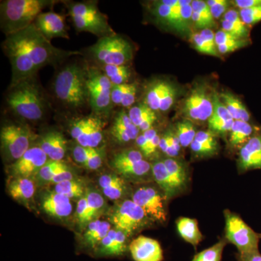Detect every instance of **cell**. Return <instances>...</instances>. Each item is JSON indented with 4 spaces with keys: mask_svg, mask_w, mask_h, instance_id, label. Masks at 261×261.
I'll list each match as a JSON object with an SVG mask.
<instances>
[{
    "mask_svg": "<svg viewBox=\"0 0 261 261\" xmlns=\"http://www.w3.org/2000/svg\"><path fill=\"white\" fill-rule=\"evenodd\" d=\"M220 97L234 121L245 122L250 121V113L247 111L243 103L238 97L231 93H222Z\"/></svg>",
    "mask_w": 261,
    "mask_h": 261,
    "instance_id": "cell-28",
    "label": "cell"
},
{
    "mask_svg": "<svg viewBox=\"0 0 261 261\" xmlns=\"http://www.w3.org/2000/svg\"><path fill=\"white\" fill-rule=\"evenodd\" d=\"M54 190L57 193L64 195L69 199H81L84 196L83 185L75 179L68 180L57 184Z\"/></svg>",
    "mask_w": 261,
    "mask_h": 261,
    "instance_id": "cell-34",
    "label": "cell"
},
{
    "mask_svg": "<svg viewBox=\"0 0 261 261\" xmlns=\"http://www.w3.org/2000/svg\"><path fill=\"white\" fill-rule=\"evenodd\" d=\"M210 7L211 13L214 18H219L223 14L226 13L228 9V3L226 0H209L206 2Z\"/></svg>",
    "mask_w": 261,
    "mask_h": 261,
    "instance_id": "cell-45",
    "label": "cell"
},
{
    "mask_svg": "<svg viewBox=\"0 0 261 261\" xmlns=\"http://www.w3.org/2000/svg\"><path fill=\"white\" fill-rule=\"evenodd\" d=\"M184 112L192 121H208L214 112V99L205 87L198 86L192 91L185 100Z\"/></svg>",
    "mask_w": 261,
    "mask_h": 261,
    "instance_id": "cell-11",
    "label": "cell"
},
{
    "mask_svg": "<svg viewBox=\"0 0 261 261\" xmlns=\"http://www.w3.org/2000/svg\"><path fill=\"white\" fill-rule=\"evenodd\" d=\"M169 83L163 81L154 82L149 87L145 97V104L152 111H160L161 102Z\"/></svg>",
    "mask_w": 261,
    "mask_h": 261,
    "instance_id": "cell-29",
    "label": "cell"
},
{
    "mask_svg": "<svg viewBox=\"0 0 261 261\" xmlns=\"http://www.w3.org/2000/svg\"><path fill=\"white\" fill-rule=\"evenodd\" d=\"M201 36L205 39V42H207V45L212 49L216 54L219 55V51H218L217 46L216 44V34L210 29H203L200 32Z\"/></svg>",
    "mask_w": 261,
    "mask_h": 261,
    "instance_id": "cell-51",
    "label": "cell"
},
{
    "mask_svg": "<svg viewBox=\"0 0 261 261\" xmlns=\"http://www.w3.org/2000/svg\"><path fill=\"white\" fill-rule=\"evenodd\" d=\"M178 234L186 243L190 244L195 250L203 240L197 220L189 217H179L176 221Z\"/></svg>",
    "mask_w": 261,
    "mask_h": 261,
    "instance_id": "cell-23",
    "label": "cell"
},
{
    "mask_svg": "<svg viewBox=\"0 0 261 261\" xmlns=\"http://www.w3.org/2000/svg\"><path fill=\"white\" fill-rule=\"evenodd\" d=\"M111 229V224L109 222L94 220L87 226L84 235V243L87 247L96 250Z\"/></svg>",
    "mask_w": 261,
    "mask_h": 261,
    "instance_id": "cell-25",
    "label": "cell"
},
{
    "mask_svg": "<svg viewBox=\"0 0 261 261\" xmlns=\"http://www.w3.org/2000/svg\"><path fill=\"white\" fill-rule=\"evenodd\" d=\"M191 5L192 10L198 12L206 20L216 25L214 16H213L212 13H211L210 7L207 5L206 2L195 0V1L192 2Z\"/></svg>",
    "mask_w": 261,
    "mask_h": 261,
    "instance_id": "cell-44",
    "label": "cell"
},
{
    "mask_svg": "<svg viewBox=\"0 0 261 261\" xmlns=\"http://www.w3.org/2000/svg\"><path fill=\"white\" fill-rule=\"evenodd\" d=\"M68 167L63 161H56L49 160L46 164L39 171V178L44 181L51 182L56 173L61 170Z\"/></svg>",
    "mask_w": 261,
    "mask_h": 261,
    "instance_id": "cell-38",
    "label": "cell"
},
{
    "mask_svg": "<svg viewBox=\"0 0 261 261\" xmlns=\"http://www.w3.org/2000/svg\"><path fill=\"white\" fill-rule=\"evenodd\" d=\"M100 67L113 85L127 84L130 79L132 72L127 65H101Z\"/></svg>",
    "mask_w": 261,
    "mask_h": 261,
    "instance_id": "cell-31",
    "label": "cell"
},
{
    "mask_svg": "<svg viewBox=\"0 0 261 261\" xmlns=\"http://www.w3.org/2000/svg\"><path fill=\"white\" fill-rule=\"evenodd\" d=\"M56 3L51 0H6L0 4L2 31L6 36L27 28L45 8Z\"/></svg>",
    "mask_w": 261,
    "mask_h": 261,
    "instance_id": "cell-4",
    "label": "cell"
},
{
    "mask_svg": "<svg viewBox=\"0 0 261 261\" xmlns=\"http://www.w3.org/2000/svg\"><path fill=\"white\" fill-rule=\"evenodd\" d=\"M176 96V89H175L171 84H169L166 92H165L164 96H163L160 111L166 112V111H168V110L171 108V106H173V103H174Z\"/></svg>",
    "mask_w": 261,
    "mask_h": 261,
    "instance_id": "cell-46",
    "label": "cell"
},
{
    "mask_svg": "<svg viewBox=\"0 0 261 261\" xmlns=\"http://www.w3.org/2000/svg\"><path fill=\"white\" fill-rule=\"evenodd\" d=\"M32 139L31 130L24 125L12 123L2 127L0 140L3 153L15 162L32 147Z\"/></svg>",
    "mask_w": 261,
    "mask_h": 261,
    "instance_id": "cell-9",
    "label": "cell"
},
{
    "mask_svg": "<svg viewBox=\"0 0 261 261\" xmlns=\"http://www.w3.org/2000/svg\"><path fill=\"white\" fill-rule=\"evenodd\" d=\"M191 4L181 7V22L183 31H185L188 27L189 21L192 20L193 10H192Z\"/></svg>",
    "mask_w": 261,
    "mask_h": 261,
    "instance_id": "cell-53",
    "label": "cell"
},
{
    "mask_svg": "<svg viewBox=\"0 0 261 261\" xmlns=\"http://www.w3.org/2000/svg\"><path fill=\"white\" fill-rule=\"evenodd\" d=\"M227 244L224 238H220L213 246L195 254L190 261H221L223 252Z\"/></svg>",
    "mask_w": 261,
    "mask_h": 261,
    "instance_id": "cell-33",
    "label": "cell"
},
{
    "mask_svg": "<svg viewBox=\"0 0 261 261\" xmlns=\"http://www.w3.org/2000/svg\"><path fill=\"white\" fill-rule=\"evenodd\" d=\"M6 101L15 116L27 121H42L49 113V102L35 77L10 85Z\"/></svg>",
    "mask_w": 261,
    "mask_h": 261,
    "instance_id": "cell-2",
    "label": "cell"
},
{
    "mask_svg": "<svg viewBox=\"0 0 261 261\" xmlns=\"http://www.w3.org/2000/svg\"><path fill=\"white\" fill-rule=\"evenodd\" d=\"M128 115L134 124L138 127L140 132H142L153 128L152 126L157 120L155 112L149 108L145 103L130 108Z\"/></svg>",
    "mask_w": 261,
    "mask_h": 261,
    "instance_id": "cell-24",
    "label": "cell"
},
{
    "mask_svg": "<svg viewBox=\"0 0 261 261\" xmlns=\"http://www.w3.org/2000/svg\"><path fill=\"white\" fill-rule=\"evenodd\" d=\"M238 170L243 174L252 170H261V128L238 152Z\"/></svg>",
    "mask_w": 261,
    "mask_h": 261,
    "instance_id": "cell-14",
    "label": "cell"
},
{
    "mask_svg": "<svg viewBox=\"0 0 261 261\" xmlns=\"http://www.w3.org/2000/svg\"><path fill=\"white\" fill-rule=\"evenodd\" d=\"M145 159V156L139 149H127L115 154L112 160L113 168H116L123 165L135 162V161H142Z\"/></svg>",
    "mask_w": 261,
    "mask_h": 261,
    "instance_id": "cell-35",
    "label": "cell"
},
{
    "mask_svg": "<svg viewBox=\"0 0 261 261\" xmlns=\"http://www.w3.org/2000/svg\"><path fill=\"white\" fill-rule=\"evenodd\" d=\"M89 103L94 112L107 113L111 107L113 84L107 75L97 68L87 69Z\"/></svg>",
    "mask_w": 261,
    "mask_h": 261,
    "instance_id": "cell-10",
    "label": "cell"
},
{
    "mask_svg": "<svg viewBox=\"0 0 261 261\" xmlns=\"http://www.w3.org/2000/svg\"><path fill=\"white\" fill-rule=\"evenodd\" d=\"M41 206L46 214L60 219L69 216L73 208L70 199L55 191L43 197Z\"/></svg>",
    "mask_w": 261,
    "mask_h": 261,
    "instance_id": "cell-20",
    "label": "cell"
},
{
    "mask_svg": "<svg viewBox=\"0 0 261 261\" xmlns=\"http://www.w3.org/2000/svg\"><path fill=\"white\" fill-rule=\"evenodd\" d=\"M140 128L134 124L128 113L124 111L117 113L111 126V133L116 142L126 144L137 140L140 136Z\"/></svg>",
    "mask_w": 261,
    "mask_h": 261,
    "instance_id": "cell-19",
    "label": "cell"
},
{
    "mask_svg": "<svg viewBox=\"0 0 261 261\" xmlns=\"http://www.w3.org/2000/svg\"><path fill=\"white\" fill-rule=\"evenodd\" d=\"M174 132L177 136L182 148L190 147L197 133L195 125L189 120H185L176 123Z\"/></svg>",
    "mask_w": 261,
    "mask_h": 261,
    "instance_id": "cell-32",
    "label": "cell"
},
{
    "mask_svg": "<svg viewBox=\"0 0 261 261\" xmlns=\"http://www.w3.org/2000/svg\"><path fill=\"white\" fill-rule=\"evenodd\" d=\"M248 40L247 39L231 41V42L218 46V51L221 54H226V53H231V51L245 47L248 44Z\"/></svg>",
    "mask_w": 261,
    "mask_h": 261,
    "instance_id": "cell-47",
    "label": "cell"
},
{
    "mask_svg": "<svg viewBox=\"0 0 261 261\" xmlns=\"http://www.w3.org/2000/svg\"><path fill=\"white\" fill-rule=\"evenodd\" d=\"M238 39H239V38L234 37L232 34L223 30V29L216 32V44L217 47L221 45V44H225V43L233 40H238Z\"/></svg>",
    "mask_w": 261,
    "mask_h": 261,
    "instance_id": "cell-52",
    "label": "cell"
},
{
    "mask_svg": "<svg viewBox=\"0 0 261 261\" xmlns=\"http://www.w3.org/2000/svg\"><path fill=\"white\" fill-rule=\"evenodd\" d=\"M88 56L99 65H126L133 58L132 44L115 34L100 38L87 49Z\"/></svg>",
    "mask_w": 261,
    "mask_h": 261,
    "instance_id": "cell-5",
    "label": "cell"
},
{
    "mask_svg": "<svg viewBox=\"0 0 261 261\" xmlns=\"http://www.w3.org/2000/svg\"><path fill=\"white\" fill-rule=\"evenodd\" d=\"M163 161L167 168L172 192V200L186 195L190 191L192 185V173L189 165L180 159L166 158Z\"/></svg>",
    "mask_w": 261,
    "mask_h": 261,
    "instance_id": "cell-12",
    "label": "cell"
},
{
    "mask_svg": "<svg viewBox=\"0 0 261 261\" xmlns=\"http://www.w3.org/2000/svg\"><path fill=\"white\" fill-rule=\"evenodd\" d=\"M35 184L29 178H17L10 182V195L15 200L27 202L34 197Z\"/></svg>",
    "mask_w": 261,
    "mask_h": 261,
    "instance_id": "cell-27",
    "label": "cell"
},
{
    "mask_svg": "<svg viewBox=\"0 0 261 261\" xmlns=\"http://www.w3.org/2000/svg\"><path fill=\"white\" fill-rule=\"evenodd\" d=\"M192 40L193 44H195V49L197 51H200L203 54L209 55L211 56L219 57V55L215 53L212 49L207 45V42H205L203 37L201 36L200 33L194 34L192 36Z\"/></svg>",
    "mask_w": 261,
    "mask_h": 261,
    "instance_id": "cell-43",
    "label": "cell"
},
{
    "mask_svg": "<svg viewBox=\"0 0 261 261\" xmlns=\"http://www.w3.org/2000/svg\"><path fill=\"white\" fill-rule=\"evenodd\" d=\"M36 27L49 40L53 38L69 39L66 30L65 18L53 12L41 13L34 21Z\"/></svg>",
    "mask_w": 261,
    "mask_h": 261,
    "instance_id": "cell-16",
    "label": "cell"
},
{
    "mask_svg": "<svg viewBox=\"0 0 261 261\" xmlns=\"http://www.w3.org/2000/svg\"><path fill=\"white\" fill-rule=\"evenodd\" d=\"M89 151L90 147H85L80 145L75 146L73 151V159L75 162L82 166H85L88 159Z\"/></svg>",
    "mask_w": 261,
    "mask_h": 261,
    "instance_id": "cell-49",
    "label": "cell"
},
{
    "mask_svg": "<svg viewBox=\"0 0 261 261\" xmlns=\"http://www.w3.org/2000/svg\"><path fill=\"white\" fill-rule=\"evenodd\" d=\"M231 120H233V118L228 112L224 102L219 99V96L214 95V112L208 121H231Z\"/></svg>",
    "mask_w": 261,
    "mask_h": 261,
    "instance_id": "cell-40",
    "label": "cell"
},
{
    "mask_svg": "<svg viewBox=\"0 0 261 261\" xmlns=\"http://www.w3.org/2000/svg\"><path fill=\"white\" fill-rule=\"evenodd\" d=\"M137 92V87L135 84H129L126 93L123 98L121 106L124 108L132 106L135 102L136 94Z\"/></svg>",
    "mask_w": 261,
    "mask_h": 261,
    "instance_id": "cell-50",
    "label": "cell"
},
{
    "mask_svg": "<svg viewBox=\"0 0 261 261\" xmlns=\"http://www.w3.org/2000/svg\"><path fill=\"white\" fill-rule=\"evenodd\" d=\"M99 185L103 193L110 200L121 199L128 193L126 180L116 174H105L99 178Z\"/></svg>",
    "mask_w": 261,
    "mask_h": 261,
    "instance_id": "cell-22",
    "label": "cell"
},
{
    "mask_svg": "<svg viewBox=\"0 0 261 261\" xmlns=\"http://www.w3.org/2000/svg\"><path fill=\"white\" fill-rule=\"evenodd\" d=\"M135 261H163L164 259L161 245L157 240L140 236L134 239L128 247Z\"/></svg>",
    "mask_w": 261,
    "mask_h": 261,
    "instance_id": "cell-15",
    "label": "cell"
},
{
    "mask_svg": "<svg viewBox=\"0 0 261 261\" xmlns=\"http://www.w3.org/2000/svg\"><path fill=\"white\" fill-rule=\"evenodd\" d=\"M149 184L137 187L130 199L143 209L154 224H167L168 202L171 200L155 183V185Z\"/></svg>",
    "mask_w": 261,
    "mask_h": 261,
    "instance_id": "cell-7",
    "label": "cell"
},
{
    "mask_svg": "<svg viewBox=\"0 0 261 261\" xmlns=\"http://www.w3.org/2000/svg\"><path fill=\"white\" fill-rule=\"evenodd\" d=\"M129 84H120V85H113L111 90V101L113 104L121 105L123 98L126 93Z\"/></svg>",
    "mask_w": 261,
    "mask_h": 261,
    "instance_id": "cell-48",
    "label": "cell"
},
{
    "mask_svg": "<svg viewBox=\"0 0 261 261\" xmlns=\"http://www.w3.org/2000/svg\"><path fill=\"white\" fill-rule=\"evenodd\" d=\"M224 216L225 228L223 238L227 243L234 245L240 253L259 251L261 234L255 232L236 213L226 209Z\"/></svg>",
    "mask_w": 261,
    "mask_h": 261,
    "instance_id": "cell-6",
    "label": "cell"
},
{
    "mask_svg": "<svg viewBox=\"0 0 261 261\" xmlns=\"http://www.w3.org/2000/svg\"><path fill=\"white\" fill-rule=\"evenodd\" d=\"M224 20H228V21L240 25V27L247 25L242 20L239 12L234 10H228V11H226V13L224 14Z\"/></svg>",
    "mask_w": 261,
    "mask_h": 261,
    "instance_id": "cell-54",
    "label": "cell"
},
{
    "mask_svg": "<svg viewBox=\"0 0 261 261\" xmlns=\"http://www.w3.org/2000/svg\"><path fill=\"white\" fill-rule=\"evenodd\" d=\"M103 153L102 149L90 148L88 159L84 167L90 170H97L102 164Z\"/></svg>",
    "mask_w": 261,
    "mask_h": 261,
    "instance_id": "cell-42",
    "label": "cell"
},
{
    "mask_svg": "<svg viewBox=\"0 0 261 261\" xmlns=\"http://www.w3.org/2000/svg\"><path fill=\"white\" fill-rule=\"evenodd\" d=\"M3 49L12 67L11 85L34 78L41 68L64 61L80 51L54 47L33 23L27 28L7 36Z\"/></svg>",
    "mask_w": 261,
    "mask_h": 261,
    "instance_id": "cell-1",
    "label": "cell"
},
{
    "mask_svg": "<svg viewBox=\"0 0 261 261\" xmlns=\"http://www.w3.org/2000/svg\"><path fill=\"white\" fill-rule=\"evenodd\" d=\"M39 146L51 161H62L67 149V140L61 132L53 130L41 137Z\"/></svg>",
    "mask_w": 261,
    "mask_h": 261,
    "instance_id": "cell-18",
    "label": "cell"
},
{
    "mask_svg": "<svg viewBox=\"0 0 261 261\" xmlns=\"http://www.w3.org/2000/svg\"><path fill=\"white\" fill-rule=\"evenodd\" d=\"M190 149H191L192 156L195 159L213 157L217 154L219 151V147L207 145L195 140H194L192 145H190Z\"/></svg>",
    "mask_w": 261,
    "mask_h": 261,
    "instance_id": "cell-37",
    "label": "cell"
},
{
    "mask_svg": "<svg viewBox=\"0 0 261 261\" xmlns=\"http://www.w3.org/2000/svg\"><path fill=\"white\" fill-rule=\"evenodd\" d=\"M85 195L87 197V207L83 221L80 225L82 228L87 227L89 223L94 221V219L102 213L105 207L104 198L99 192L89 191Z\"/></svg>",
    "mask_w": 261,
    "mask_h": 261,
    "instance_id": "cell-26",
    "label": "cell"
},
{
    "mask_svg": "<svg viewBox=\"0 0 261 261\" xmlns=\"http://www.w3.org/2000/svg\"><path fill=\"white\" fill-rule=\"evenodd\" d=\"M128 237L123 231L111 228L96 248L97 254L102 256H122L128 250Z\"/></svg>",
    "mask_w": 261,
    "mask_h": 261,
    "instance_id": "cell-17",
    "label": "cell"
},
{
    "mask_svg": "<svg viewBox=\"0 0 261 261\" xmlns=\"http://www.w3.org/2000/svg\"><path fill=\"white\" fill-rule=\"evenodd\" d=\"M92 116L83 117L75 120L72 123L70 128L71 137L76 141L78 145L87 147V138L89 127H90Z\"/></svg>",
    "mask_w": 261,
    "mask_h": 261,
    "instance_id": "cell-30",
    "label": "cell"
},
{
    "mask_svg": "<svg viewBox=\"0 0 261 261\" xmlns=\"http://www.w3.org/2000/svg\"><path fill=\"white\" fill-rule=\"evenodd\" d=\"M239 13L247 25H252L261 21V6L241 9Z\"/></svg>",
    "mask_w": 261,
    "mask_h": 261,
    "instance_id": "cell-41",
    "label": "cell"
},
{
    "mask_svg": "<svg viewBox=\"0 0 261 261\" xmlns=\"http://www.w3.org/2000/svg\"><path fill=\"white\" fill-rule=\"evenodd\" d=\"M87 79V69L78 63L65 65L57 73L53 82V92L65 109L79 111L89 103Z\"/></svg>",
    "mask_w": 261,
    "mask_h": 261,
    "instance_id": "cell-3",
    "label": "cell"
},
{
    "mask_svg": "<svg viewBox=\"0 0 261 261\" xmlns=\"http://www.w3.org/2000/svg\"><path fill=\"white\" fill-rule=\"evenodd\" d=\"M48 161L47 154L39 145L33 146L12 164V173L18 178L31 177L39 173Z\"/></svg>",
    "mask_w": 261,
    "mask_h": 261,
    "instance_id": "cell-13",
    "label": "cell"
},
{
    "mask_svg": "<svg viewBox=\"0 0 261 261\" xmlns=\"http://www.w3.org/2000/svg\"><path fill=\"white\" fill-rule=\"evenodd\" d=\"M233 3L240 10L261 6V0H237Z\"/></svg>",
    "mask_w": 261,
    "mask_h": 261,
    "instance_id": "cell-56",
    "label": "cell"
},
{
    "mask_svg": "<svg viewBox=\"0 0 261 261\" xmlns=\"http://www.w3.org/2000/svg\"><path fill=\"white\" fill-rule=\"evenodd\" d=\"M237 261H261V254L260 252H250V253L236 254Z\"/></svg>",
    "mask_w": 261,
    "mask_h": 261,
    "instance_id": "cell-55",
    "label": "cell"
},
{
    "mask_svg": "<svg viewBox=\"0 0 261 261\" xmlns=\"http://www.w3.org/2000/svg\"><path fill=\"white\" fill-rule=\"evenodd\" d=\"M257 129L249 122L234 121L232 128L228 134V147L232 151H240Z\"/></svg>",
    "mask_w": 261,
    "mask_h": 261,
    "instance_id": "cell-21",
    "label": "cell"
},
{
    "mask_svg": "<svg viewBox=\"0 0 261 261\" xmlns=\"http://www.w3.org/2000/svg\"><path fill=\"white\" fill-rule=\"evenodd\" d=\"M103 139L102 122L98 116H92L89 128L87 147L97 148Z\"/></svg>",
    "mask_w": 261,
    "mask_h": 261,
    "instance_id": "cell-36",
    "label": "cell"
},
{
    "mask_svg": "<svg viewBox=\"0 0 261 261\" xmlns=\"http://www.w3.org/2000/svg\"><path fill=\"white\" fill-rule=\"evenodd\" d=\"M110 220L115 228L123 231L128 238L154 224L143 209L132 199H126L115 206Z\"/></svg>",
    "mask_w": 261,
    "mask_h": 261,
    "instance_id": "cell-8",
    "label": "cell"
},
{
    "mask_svg": "<svg viewBox=\"0 0 261 261\" xmlns=\"http://www.w3.org/2000/svg\"><path fill=\"white\" fill-rule=\"evenodd\" d=\"M163 136L167 142L166 157L171 158V159H180V152H181L182 147L180 145L177 136L175 133L174 129L168 130Z\"/></svg>",
    "mask_w": 261,
    "mask_h": 261,
    "instance_id": "cell-39",
    "label": "cell"
}]
</instances>
